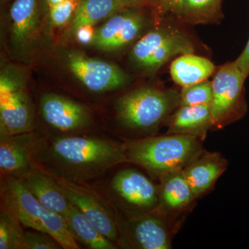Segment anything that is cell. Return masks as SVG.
<instances>
[{
	"label": "cell",
	"instance_id": "cell-1",
	"mask_svg": "<svg viewBox=\"0 0 249 249\" xmlns=\"http://www.w3.org/2000/svg\"><path fill=\"white\" fill-rule=\"evenodd\" d=\"M38 160L49 173L76 183L128 161L124 145L109 139L71 135L53 139Z\"/></svg>",
	"mask_w": 249,
	"mask_h": 249
},
{
	"label": "cell",
	"instance_id": "cell-2",
	"mask_svg": "<svg viewBox=\"0 0 249 249\" xmlns=\"http://www.w3.org/2000/svg\"><path fill=\"white\" fill-rule=\"evenodd\" d=\"M202 140L193 136L167 134L126 144L128 161L160 178L165 174L184 169L204 150Z\"/></svg>",
	"mask_w": 249,
	"mask_h": 249
},
{
	"label": "cell",
	"instance_id": "cell-3",
	"mask_svg": "<svg viewBox=\"0 0 249 249\" xmlns=\"http://www.w3.org/2000/svg\"><path fill=\"white\" fill-rule=\"evenodd\" d=\"M1 208L24 227L49 234L63 249H80L65 219L41 204L19 178L1 175Z\"/></svg>",
	"mask_w": 249,
	"mask_h": 249
},
{
	"label": "cell",
	"instance_id": "cell-4",
	"mask_svg": "<svg viewBox=\"0 0 249 249\" xmlns=\"http://www.w3.org/2000/svg\"><path fill=\"white\" fill-rule=\"evenodd\" d=\"M180 106V93L174 89L142 87L118 99L116 116L124 127L148 132L168 121Z\"/></svg>",
	"mask_w": 249,
	"mask_h": 249
},
{
	"label": "cell",
	"instance_id": "cell-5",
	"mask_svg": "<svg viewBox=\"0 0 249 249\" xmlns=\"http://www.w3.org/2000/svg\"><path fill=\"white\" fill-rule=\"evenodd\" d=\"M194 52V43L184 31L162 25L147 30L132 46L129 58L139 71L153 76L171 59Z\"/></svg>",
	"mask_w": 249,
	"mask_h": 249
},
{
	"label": "cell",
	"instance_id": "cell-6",
	"mask_svg": "<svg viewBox=\"0 0 249 249\" xmlns=\"http://www.w3.org/2000/svg\"><path fill=\"white\" fill-rule=\"evenodd\" d=\"M34 109L25 73L13 65L0 73V136L34 131Z\"/></svg>",
	"mask_w": 249,
	"mask_h": 249
},
{
	"label": "cell",
	"instance_id": "cell-7",
	"mask_svg": "<svg viewBox=\"0 0 249 249\" xmlns=\"http://www.w3.org/2000/svg\"><path fill=\"white\" fill-rule=\"evenodd\" d=\"M243 74L235 62L219 67L212 81L211 107L212 129H222L242 119L247 112Z\"/></svg>",
	"mask_w": 249,
	"mask_h": 249
},
{
	"label": "cell",
	"instance_id": "cell-8",
	"mask_svg": "<svg viewBox=\"0 0 249 249\" xmlns=\"http://www.w3.org/2000/svg\"><path fill=\"white\" fill-rule=\"evenodd\" d=\"M118 229L117 241L123 248L171 249L172 232L166 215L157 209L127 211L124 219H118Z\"/></svg>",
	"mask_w": 249,
	"mask_h": 249
},
{
	"label": "cell",
	"instance_id": "cell-9",
	"mask_svg": "<svg viewBox=\"0 0 249 249\" xmlns=\"http://www.w3.org/2000/svg\"><path fill=\"white\" fill-rule=\"evenodd\" d=\"M142 9L124 8L95 29L89 46L114 53L132 47L150 27V19Z\"/></svg>",
	"mask_w": 249,
	"mask_h": 249
},
{
	"label": "cell",
	"instance_id": "cell-10",
	"mask_svg": "<svg viewBox=\"0 0 249 249\" xmlns=\"http://www.w3.org/2000/svg\"><path fill=\"white\" fill-rule=\"evenodd\" d=\"M64 57L72 74L93 92L121 89L132 80L131 76L115 64L90 58L80 51H67Z\"/></svg>",
	"mask_w": 249,
	"mask_h": 249
},
{
	"label": "cell",
	"instance_id": "cell-11",
	"mask_svg": "<svg viewBox=\"0 0 249 249\" xmlns=\"http://www.w3.org/2000/svg\"><path fill=\"white\" fill-rule=\"evenodd\" d=\"M48 142L34 131L0 136L1 175L19 178L38 160Z\"/></svg>",
	"mask_w": 249,
	"mask_h": 249
},
{
	"label": "cell",
	"instance_id": "cell-12",
	"mask_svg": "<svg viewBox=\"0 0 249 249\" xmlns=\"http://www.w3.org/2000/svg\"><path fill=\"white\" fill-rule=\"evenodd\" d=\"M53 175L70 202L78 208L103 235L112 242L117 241V217L107 204L91 190Z\"/></svg>",
	"mask_w": 249,
	"mask_h": 249
},
{
	"label": "cell",
	"instance_id": "cell-13",
	"mask_svg": "<svg viewBox=\"0 0 249 249\" xmlns=\"http://www.w3.org/2000/svg\"><path fill=\"white\" fill-rule=\"evenodd\" d=\"M111 188L128 208L127 211H148L158 208V186L138 170L128 168L118 172L111 180Z\"/></svg>",
	"mask_w": 249,
	"mask_h": 249
},
{
	"label": "cell",
	"instance_id": "cell-14",
	"mask_svg": "<svg viewBox=\"0 0 249 249\" xmlns=\"http://www.w3.org/2000/svg\"><path fill=\"white\" fill-rule=\"evenodd\" d=\"M40 109L47 124L60 132L83 130L91 124V116L88 108L56 93L42 95Z\"/></svg>",
	"mask_w": 249,
	"mask_h": 249
},
{
	"label": "cell",
	"instance_id": "cell-15",
	"mask_svg": "<svg viewBox=\"0 0 249 249\" xmlns=\"http://www.w3.org/2000/svg\"><path fill=\"white\" fill-rule=\"evenodd\" d=\"M46 0H13L9 8L10 31L13 45L26 49L35 38Z\"/></svg>",
	"mask_w": 249,
	"mask_h": 249
},
{
	"label": "cell",
	"instance_id": "cell-16",
	"mask_svg": "<svg viewBox=\"0 0 249 249\" xmlns=\"http://www.w3.org/2000/svg\"><path fill=\"white\" fill-rule=\"evenodd\" d=\"M18 178L41 204L65 217L71 202L52 173L35 163Z\"/></svg>",
	"mask_w": 249,
	"mask_h": 249
},
{
	"label": "cell",
	"instance_id": "cell-17",
	"mask_svg": "<svg viewBox=\"0 0 249 249\" xmlns=\"http://www.w3.org/2000/svg\"><path fill=\"white\" fill-rule=\"evenodd\" d=\"M227 165V160L220 154L204 151L185 167L183 174L196 198L213 187Z\"/></svg>",
	"mask_w": 249,
	"mask_h": 249
},
{
	"label": "cell",
	"instance_id": "cell-18",
	"mask_svg": "<svg viewBox=\"0 0 249 249\" xmlns=\"http://www.w3.org/2000/svg\"><path fill=\"white\" fill-rule=\"evenodd\" d=\"M160 178L157 210L165 215L182 212L196 199L183 170L165 174Z\"/></svg>",
	"mask_w": 249,
	"mask_h": 249
},
{
	"label": "cell",
	"instance_id": "cell-19",
	"mask_svg": "<svg viewBox=\"0 0 249 249\" xmlns=\"http://www.w3.org/2000/svg\"><path fill=\"white\" fill-rule=\"evenodd\" d=\"M168 133L198 137L203 141L212 129L209 105L180 106L168 119Z\"/></svg>",
	"mask_w": 249,
	"mask_h": 249
},
{
	"label": "cell",
	"instance_id": "cell-20",
	"mask_svg": "<svg viewBox=\"0 0 249 249\" xmlns=\"http://www.w3.org/2000/svg\"><path fill=\"white\" fill-rule=\"evenodd\" d=\"M214 70L215 66L211 60L194 53L179 55L170 68L172 79L182 88L207 80Z\"/></svg>",
	"mask_w": 249,
	"mask_h": 249
},
{
	"label": "cell",
	"instance_id": "cell-21",
	"mask_svg": "<svg viewBox=\"0 0 249 249\" xmlns=\"http://www.w3.org/2000/svg\"><path fill=\"white\" fill-rule=\"evenodd\" d=\"M124 8L118 0H78L74 16L65 37H73L79 28L93 27Z\"/></svg>",
	"mask_w": 249,
	"mask_h": 249
},
{
	"label": "cell",
	"instance_id": "cell-22",
	"mask_svg": "<svg viewBox=\"0 0 249 249\" xmlns=\"http://www.w3.org/2000/svg\"><path fill=\"white\" fill-rule=\"evenodd\" d=\"M75 240L91 249H114L112 241L103 235L97 228L75 205L71 204L64 217Z\"/></svg>",
	"mask_w": 249,
	"mask_h": 249
},
{
	"label": "cell",
	"instance_id": "cell-23",
	"mask_svg": "<svg viewBox=\"0 0 249 249\" xmlns=\"http://www.w3.org/2000/svg\"><path fill=\"white\" fill-rule=\"evenodd\" d=\"M222 0H184L178 19L191 24H218L223 18Z\"/></svg>",
	"mask_w": 249,
	"mask_h": 249
},
{
	"label": "cell",
	"instance_id": "cell-24",
	"mask_svg": "<svg viewBox=\"0 0 249 249\" xmlns=\"http://www.w3.org/2000/svg\"><path fill=\"white\" fill-rule=\"evenodd\" d=\"M21 222L3 208L0 213V249H25Z\"/></svg>",
	"mask_w": 249,
	"mask_h": 249
},
{
	"label": "cell",
	"instance_id": "cell-25",
	"mask_svg": "<svg viewBox=\"0 0 249 249\" xmlns=\"http://www.w3.org/2000/svg\"><path fill=\"white\" fill-rule=\"evenodd\" d=\"M212 99V82L208 80L183 87L180 92V106H210Z\"/></svg>",
	"mask_w": 249,
	"mask_h": 249
},
{
	"label": "cell",
	"instance_id": "cell-26",
	"mask_svg": "<svg viewBox=\"0 0 249 249\" xmlns=\"http://www.w3.org/2000/svg\"><path fill=\"white\" fill-rule=\"evenodd\" d=\"M78 0H66L54 6H49V16L51 22L57 27H63L72 20Z\"/></svg>",
	"mask_w": 249,
	"mask_h": 249
},
{
	"label": "cell",
	"instance_id": "cell-27",
	"mask_svg": "<svg viewBox=\"0 0 249 249\" xmlns=\"http://www.w3.org/2000/svg\"><path fill=\"white\" fill-rule=\"evenodd\" d=\"M25 236V249H63L61 245L52 237L45 232H24Z\"/></svg>",
	"mask_w": 249,
	"mask_h": 249
},
{
	"label": "cell",
	"instance_id": "cell-28",
	"mask_svg": "<svg viewBox=\"0 0 249 249\" xmlns=\"http://www.w3.org/2000/svg\"><path fill=\"white\" fill-rule=\"evenodd\" d=\"M184 0H157V11L161 15L170 14L178 18Z\"/></svg>",
	"mask_w": 249,
	"mask_h": 249
},
{
	"label": "cell",
	"instance_id": "cell-29",
	"mask_svg": "<svg viewBox=\"0 0 249 249\" xmlns=\"http://www.w3.org/2000/svg\"><path fill=\"white\" fill-rule=\"evenodd\" d=\"M91 26H85L77 29L73 37L83 45H90L93 40L95 29Z\"/></svg>",
	"mask_w": 249,
	"mask_h": 249
},
{
	"label": "cell",
	"instance_id": "cell-30",
	"mask_svg": "<svg viewBox=\"0 0 249 249\" xmlns=\"http://www.w3.org/2000/svg\"><path fill=\"white\" fill-rule=\"evenodd\" d=\"M124 8H153L157 9V0H118Z\"/></svg>",
	"mask_w": 249,
	"mask_h": 249
},
{
	"label": "cell",
	"instance_id": "cell-31",
	"mask_svg": "<svg viewBox=\"0 0 249 249\" xmlns=\"http://www.w3.org/2000/svg\"><path fill=\"white\" fill-rule=\"evenodd\" d=\"M235 62L243 74L247 78L249 75V39L243 52Z\"/></svg>",
	"mask_w": 249,
	"mask_h": 249
},
{
	"label": "cell",
	"instance_id": "cell-32",
	"mask_svg": "<svg viewBox=\"0 0 249 249\" xmlns=\"http://www.w3.org/2000/svg\"><path fill=\"white\" fill-rule=\"evenodd\" d=\"M46 1H47V4H48L49 7V6L60 4V3L62 2V1H66V0H46Z\"/></svg>",
	"mask_w": 249,
	"mask_h": 249
}]
</instances>
